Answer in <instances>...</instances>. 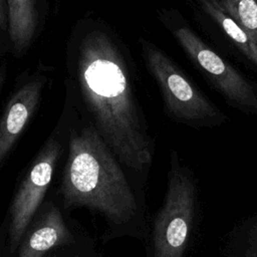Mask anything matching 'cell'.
Wrapping results in <instances>:
<instances>
[{"mask_svg":"<svg viewBox=\"0 0 257 257\" xmlns=\"http://www.w3.org/2000/svg\"><path fill=\"white\" fill-rule=\"evenodd\" d=\"M67 121L65 158L53 197L66 214L83 208L101 217L103 243L125 237L146 242L148 178L118 160L85 114L69 115Z\"/></svg>","mask_w":257,"mask_h":257,"instance_id":"1","label":"cell"},{"mask_svg":"<svg viewBox=\"0 0 257 257\" xmlns=\"http://www.w3.org/2000/svg\"><path fill=\"white\" fill-rule=\"evenodd\" d=\"M77 76L84 114L124 166L149 178L156 143L122 57L105 34L92 32L82 39Z\"/></svg>","mask_w":257,"mask_h":257,"instance_id":"2","label":"cell"},{"mask_svg":"<svg viewBox=\"0 0 257 257\" xmlns=\"http://www.w3.org/2000/svg\"><path fill=\"white\" fill-rule=\"evenodd\" d=\"M199 210L197 178L176 150L169 155L167 189L150 222L146 257H185Z\"/></svg>","mask_w":257,"mask_h":257,"instance_id":"3","label":"cell"},{"mask_svg":"<svg viewBox=\"0 0 257 257\" xmlns=\"http://www.w3.org/2000/svg\"><path fill=\"white\" fill-rule=\"evenodd\" d=\"M68 121L60 119L27 166L12 196L7 214V255L15 254L21 238L47 198L57 166L64 157Z\"/></svg>","mask_w":257,"mask_h":257,"instance_id":"4","label":"cell"},{"mask_svg":"<svg viewBox=\"0 0 257 257\" xmlns=\"http://www.w3.org/2000/svg\"><path fill=\"white\" fill-rule=\"evenodd\" d=\"M143 50L147 66L160 87L165 110L173 120L198 130L227 122V115L162 50L149 42L143 43Z\"/></svg>","mask_w":257,"mask_h":257,"instance_id":"5","label":"cell"},{"mask_svg":"<svg viewBox=\"0 0 257 257\" xmlns=\"http://www.w3.org/2000/svg\"><path fill=\"white\" fill-rule=\"evenodd\" d=\"M174 34L189 58L231 106L247 114L257 115V87L253 83L188 27L176 29Z\"/></svg>","mask_w":257,"mask_h":257,"instance_id":"6","label":"cell"},{"mask_svg":"<svg viewBox=\"0 0 257 257\" xmlns=\"http://www.w3.org/2000/svg\"><path fill=\"white\" fill-rule=\"evenodd\" d=\"M82 232L68 220L57 200L47 197L27 226L19 246L12 256L44 257L51 249L74 241Z\"/></svg>","mask_w":257,"mask_h":257,"instance_id":"7","label":"cell"},{"mask_svg":"<svg viewBox=\"0 0 257 257\" xmlns=\"http://www.w3.org/2000/svg\"><path fill=\"white\" fill-rule=\"evenodd\" d=\"M43 88L41 79L21 85L9 98L0 116V169L33 116Z\"/></svg>","mask_w":257,"mask_h":257,"instance_id":"8","label":"cell"},{"mask_svg":"<svg viewBox=\"0 0 257 257\" xmlns=\"http://www.w3.org/2000/svg\"><path fill=\"white\" fill-rule=\"evenodd\" d=\"M8 12L9 37L17 53L30 44L36 27L37 12L33 0H5Z\"/></svg>","mask_w":257,"mask_h":257,"instance_id":"9","label":"cell"},{"mask_svg":"<svg viewBox=\"0 0 257 257\" xmlns=\"http://www.w3.org/2000/svg\"><path fill=\"white\" fill-rule=\"evenodd\" d=\"M204 11L229 36L240 52L257 66V43L249 33L224 9L219 0H200Z\"/></svg>","mask_w":257,"mask_h":257,"instance_id":"10","label":"cell"},{"mask_svg":"<svg viewBox=\"0 0 257 257\" xmlns=\"http://www.w3.org/2000/svg\"><path fill=\"white\" fill-rule=\"evenodd\" d=\"M222 253L225 257H257V213L232 228L226 235Z\"/></svg>","mask_w":257,"mask_h":257,"instance_id":"11","label":"cell"},{"mask_svg":"<svg viewBox=\"0 0 257 257\" xmlns=\"http://www.w3.org/2000/svg\"><path fill=\"white\" fill-rule=\"evenodd\" d=\"M230 14L257 43V0H219Z\"/></svg>","mask_w":257,"mask_h":257,"instance_id":"12","label":"cell"},{"mask_svg":"<svg viewBox=\"0 0 257 257\" xmlns=\"http://www.w3.org/2000/svg\"><path fill=\"white\" fill-rule=\"evenodd\" d=\"M44 257H108L97 250L93 239L81 233L74 241L51 249Z\"/></svg>","mask_w":257,"mask_h":257,"instance_id":"13","label":"cell"},{"mask_svg":"<svg viewBox=\"0 0 257 257\" xmlns=\"http://www.w3.org/2000/svg\"><path fill=\"white\" fill-rule=\"evenodd\" d=\"M7 219L4 218L3 222L0 225V257H4L7 250L6 241H7Z\"/></svg>","mask_w":257,"mask_h":257,"instance_id":"14","label":"cell"},{"mask_svg":"<svg viewBox=\"0 0 257 257\" xmlns=\"http://www.w3.org/2000/svg\"><path fill=\"white\" fill-rule=\"evenodd\" d=\"M0 28L2 30L8 28V12L5 7V0H0Z\"/></svg>","mask_w":257,"mask_h":257,"instance_id":"15","label":"cell"},{"mask_svg":"<svg viewBox=\"0 0 257 257\" xmlns=\"http://www.w3.org/2000/svg\"><path fill=\"white\" fill-rule=\"evenodd\" d=\"M4 81H5V66L3 65L1 68H0V91L2 89V86L4 84Z\"/></svg>","mask_w":257,"mask_h":257,"instance_id":"16","label":"cell"}]
</instances>
